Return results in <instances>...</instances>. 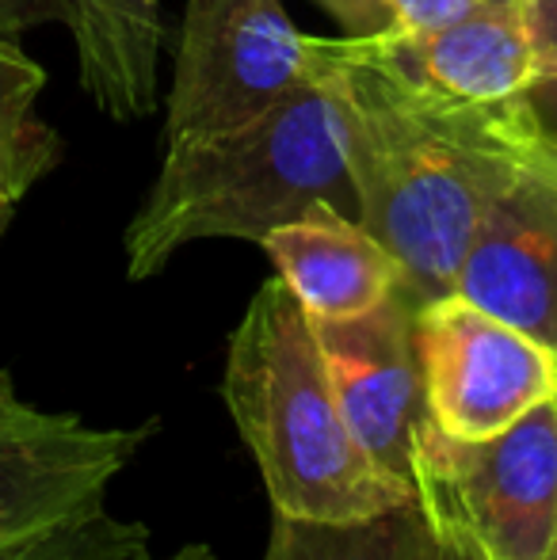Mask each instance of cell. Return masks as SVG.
Listing matches in <instances>:
<instances>
[{
  "instance_id": "cell-1",
  "label": "cell",
  "mask_w": 557,
  "mask_h": 560,
  "mask_svg": "<svg viewBox=\"0 0 557 560\" xmlns=\"http://www.w3.org/2000/svg\"><path fill=\"white\" fill-rule=\"evenodd\" d=\"M356 218L402 264L417 305L454 294L481 214L527 149L512 104L477 107L409 81L371 38H328Z\"/></svg>"
},
{
  "instance_id": "cell-2",
  "label": "cell",
  "mask_w": 557,
  "mask_h": 560,
  "mask_svg": "<svg viewBox=\"0 0 557 560\" xmlns=\"http://www.w3.org/2000/svg\"><path fill=\"white\" fill-rule=\"evenodd\" d=\"M317 202L356 210L340 145L328 38L302 89L237 130L172 141L146 202L127 225V275L149 279L195 241L260 244L271 229L310 214Z\"/></svg>"
},
{
  "instance_id": "cell-3",
  "label": "cell",
  "mask_w": 557,
  "mask_h": 560,
  "mask_svg": "<svg viewBox=\"0 0 557 560\" xmlns=\"http://www.w3.org/2000/svg\"><path fill=\"white\" fill-rule=\"evenodd\" d=\"M222 397L245 435L276 515L348 523L417 503V492L371 462L328 382L310 313L268 279L225 351Z\"/></svg>"
},
{
  "instance_id": "cell-4",
  "label": "cell",
  "mask_w": 557,
  "mask_h": 560,
  "mask_svg": "<svg viewBox=\"0 0 557 560\" xmlns=\"http://www.w3.org/2000/svg\"><path fill=\"white\" fill-rule=\"evenodd\" d=\"M409 480L431 534L481 560H546L557 530V397L492 439H451L428 420Z\"/></svg>"
},
{
  "instance_id": "cell-5",
  "label": "cell",
  "mask_w": 557,
  "mask_h": 560,
  "mask_svg": "<svg viewBox=\"0 0 557 560\" xmlns=\"http://www.w3.org/2000/svg\"><path fill=\"white\" fill-rule=\"evenodd\" d=\"M317 69V38L302 35L282 0H187L164 145L237 130L302 89Z\"/></svg>"
},
{
  "instance_id": "cell-6",
  "label": "cell",
  "mask_w": 557,
  "mask_h": 560,
  "mask_svg": "<svg viewBox=\"0 0 557 560\" xmlns=\"http://www.w3.org/2000/svg\"><path fill=\"white\" fill-rule=\"evenodd\" d=\"M428 416L451 439H492L557 397V354L459 294L417 310Z\"/></svg>"
},
{
  "instance_id": "cell-7",
  "label": "cell",
  "mask_w": 557,
  "mask_h": 560,
  "mask_svg": "<svg viewBox=\"0 0 557 560\" xmlns=\"http://www.w3.org/2000/svg\"><path fill=\"white\" fill-rule=\"evenodd\" d=\"M149 431L92 428L15 397L0 408V553L104 508Z\"/></svg>"
},
{
  "instance_id": "cell-8",
  "label": "cell",
  "mask_w": 557,
  "mask_h": 560,
  "mask_svg": "<svg viewBox=\"0 0 557 560\" xmlns=\"http://www.w3.org/2000/svg\"><path fill=\"white\" fill-rule=\"evenodd\" d=\"M454 294L557 354V153L527 138L485 207Z\"/></svg>"
},
{
  "instance_id": "cell-9",
  "label": "cell",
  "mask_w": 557,
  "mask_h": 560,
  "mask_svg": "<svg viewBox=\"0 0 557 560\" xmlns=\"http://www.w3.org/2000/svg\"><path fill=\"white\" fill-rule=\"evenodd\" d=\"M417 310L420 305L402 287L359 317H310L328 382L359 446L405 488H413V446L431 420L417 347Z\"/></svg>"
},
{
  "instance_id": "cell-10",
  "label": "cell",
  "mask_w": 557,
  "mask_h": 560,
  "mask_svg": "<svg viewBox=\"0 0 557 560\" xmlns=\"http://www.w3.org/2000/svg\"><path fill=\"white\" fill-rule=\"evenodd\" d=\"M371 43L409 81L477 107L512 104L538 69L520 0H485L466 20L428 35L394 31Z\"/></svg>"
},
{
  "instance_id": "cell-11",
  "label": "cell",
  "mask_w": 557,
  "mask_h": 560,
  "mask_svg": "<svg viewBox=\"0 0 557 560\" xmlns=\"http://www.w3.org/2000/svg\"><path fill=\"white\" fill-rule=\"evenodd\" d=\"M260 244L313 320L359 317L405 287L402 264L386 244L328 202L271 229Z\"/></svg>"
},
{
  "instance_id": "cell-12",
  "label": "cell",
  "mask_w": 557,
  "mask_h": 560,
  "mask_svg": "<svg viewBox=\"0 0 557 560\" xmlns=\"http://www.w3.org/2000/svg\"><path fill=\"white\" fill-rule=\"evenodd\" d=\"M50 20L73 35L77 73L112 118H141L156 104L161 0H50Z\"/></svg>"
},
{
  "instance_id": "cell-13",
  "label": "cell",
  "mask_w": 557,
  "mask_h": 560,
  "mask_svg": "<svg viewBox=\"0 0 557 560\" xmlns=\"http://www.w3.org/2000/svg\"><path fill=\"white\" fill-rule=\"evenodd\" d=\"M436 538L420 503L348 523L276 515L264 560H431Z\"/></svg>"
},
{
  "instance_id": "cell-14",
  "label": "cell",
  "mask_w": 557,
  "mask_h": 560,
  "mask_svg": "<svg viewBox=\"0 0 557 560\" xmlns=\"http://www.w3.org/2000/svg\"><path fill=\"white\" fill-rule=\"evenodd\" d=\"M43 84V66L0 35V199L12 207L61 161V138L38 115Z\"/></svg>"
},
{
  "instance_id": "cell-15",
  "label": "cell",
  "mask_w": 557,
  "mask_h": 560,
  "mask_svg": "<svg viewBox=\"0 0 557 560\" xmlns=\"http://www.w3.org/2000/svg\"><path fill=\"white\" fill-rule=\"evenodd\" d=\"M0 560H153L141 523L115 518L107 508L4 549Z\"/></svg>"
},
{
  "instance_id": "cell-16",
  "label": "cell",
  "mask_w": 557,
  "mask_h": 560,
  "mask_svg": "<svg viewBox=\"0 0 557 560\" xmlns=\"http://www.w3.org/2000/svg\"><path fill=\"white\" fill-rule=\"evenodd\" d=\"M515 112L523 118L527 138L557 153V66L535 69V77L515 96Z\"/></svg>"
},
{
  "instance_id": "cell-17",
  "label": "cell",
  "mask_w": 557,
  "mask_h": 560,
  "mask_svg": "<svg viewBox=\"0 0 557 560\" xmlns=\"http://www.w3.org/2000/svg\"><path fill=\"white\" fill-rule=\"evenodd\" d=\"M386 4L394 12L397 35H428L446 23L466 20L485 0H386Z\"/></svg>"
},
{
  "instance_id": "cell-18",
  "label": "cell",
  "mask_w": 557,
  "mask_h": 560,
  "mask_svg": "<svg viewBox=\"0 0 557 560\" xmlns=\"http://www.w3.org/2000/svg\"><path fill=\"white\" fill-rule=\"evenodd\" d=\"M313 4H321L340 23L344 38H386L397 31L386 0H313Z\"/></svg>"
},
{
  "instance_id": "cell-19",
  "label": "cell",
  "mask_w": 557,
  "mask_h": 560,
  "mask_svg": "<svg viewBox=\"0 0 557 560\" xmlns=\"http://www.w3.org/2000/svg\"><path fill=\"white\" fill-rule=\"evenodd\" d=\"M538 69L557 66V0H520Z\"/></svg>"
},
{
  "instance_id": "cell-20",
  "label": "cell",
  "mask_w": 557,
  "mask_h": 560,
  "mask_svg": "<svg viewBox=\"0 0 557 560\" xmlns=\"http://www.w3.org/2000/svg\"><path fill=\"white\" fill-rule=\"evenodd\" d=\"M35 23H50V0H0V35L15 38Z\"/></svg>"
},
{
  "instance_id": "cell-21",
  "label": "cell",
  "mask_w": 557,
  "mask_h": 560,
  "mask_svg": "<svg viewBox=\"0 0 557 560\" xmlns=\"http://www.w3.org/2000/svg\"><path fill=\"white\" fill-rule=\"evenodd\" d=\"M436 538V557L431 560H481L474 553V549H466L462 541H454V538H439V534H431Z\"/></svg>"
},
{
  "instance_id": "cell-22",
  "label": "cell",
  "mask_w": 557,
  "mask_h": 560,
  "mask_svg": "<svg viewBox=\"0 0 557 560\" xmlns=\"http://www.w3.org/2000/svg\"><path fill=\"white\" fill-rule=\"evenodd\" d=\"M172 560H214V557H210V553H207V549H202V546H187L184 553H176V557H172Z\"/></svg>"
},
{
  "instance_id": "cell-23",
  "label": "cell",
  "mask_w": 557,
  "mask_h": 560,
  "mask_svg": "<svg viewBox=\"0 0 557 560\" xmlns=\"http://www.w3.org/2000/svg\"><path fill=\"white\" fill-rule=\"evenodd\" d=\"M15 400V389L12 382H8V374H0V408H8Z\"/></svg>"
},
{
  "instance_id": "cell-24",
  "label": "cell",
  "mask_w": 557,
  "mask_h": 560,
  "mask_svg": "<svg viewBox=\"0 0 557 560\" xmlns=\"http://www.w3.org/2000/svg\"><path fill=\"white\" fill-rule=\"evenodd\" d=\"M12 214H15V207H12V202H4V199H0V236H4V229H8V222H12Z\"/></svg>"
},
{
  "instance_id": "cell-25",
  "label": "cell",
  "mask_w": 557,
  "mask_h": 560,
  "mask_svg": "<svg viewBox=\"0 0 557 560\" xmlns=\"http://www.w3.org/2000/svg\"><path fill=\"white\" fill-rule=\"evenodd\" d=\"M546 560H557V530H554V546H550V557Z\"/></svg>"
}]
</instances>
